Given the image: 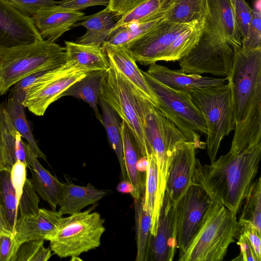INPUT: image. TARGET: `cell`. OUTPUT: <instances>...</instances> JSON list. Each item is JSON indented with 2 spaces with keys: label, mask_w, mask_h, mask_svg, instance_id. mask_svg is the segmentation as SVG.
I'll return each mask as SVG.
<instances>
[{
  "label": "cell",
  "mask_w": 261,
  "mask_h": 261,
  "mask_svg": "<svg viewBox=\"0 0 261 261\" xmlns=\"http://www.w3.org/2000/svg\"><path fill=\"white\" fill-rule=\"evenodd\" d=\"M233 49V65L226 77L235 123L229 151L235 154L261 144V47Z\"/></svg>",
  "instance_id": "1"
},
{
  "label": "cell",
  "mask_w": 261,
  "mask_h": 261,
  "mask_svg": "<svg viewBox=\"0 0 261 261\" xmlns=\"http://www.w3.org/2000/svg\"><path fill=\"white\" fill-rule=\"evenodd\" d=\"M260 155L261 144L238 153L228 151L210 164L196 159L193 182L237 216L257 173Z\"/></svg>",
  "instance_id": "2"
},
{
  "label": "cell",
  "mask_w": 261,
  "mask_h": 261,
  "mask_svg": "<svg viewBox=\"0 0 261 261\" xmlns=\"http://www.w3.org/2000/svg\"><path fill=\"white\" fill-rule=\"evenodd\" d=\"M65 47L49 40L0 50V96L18 81L65 63Z\"/></svg>",
  "instance_id": "3"
},
{
  "label": "cell",
  "mask_w": 261,
  "mask_h": 261,
  "mask_svg": "<svg viewBox=\"0 0 261 261\" xmlns=\"http://www.w3.org/2000/svg\"><path fill=\"white\" fill-rule=\"evenodd\" d=\"M237 216L223 205L212 201L194 238L179 261H221L234 242Z\"/></svg>",
  "instance_id": "4"
},
{
  "label": "cell",
  "mask_w": 261,
  "mask_h": 261,
  "mask_svg": "<svg viewBox=\"0 0 261 261\" xmlns=\"http://www.w3.org/2000/svg\"><path fill=\"white\" fill-rule=\"evenodd\" d=\"M130 85L146 143L156 160L159 193L163 200L166 190L169 155L178 143L187 140L159 109Z\"/></svg>",
  "instance_id": "5"
},
{
  "label": "cell",
  "mask_w": 261,
  "mask_h": 261,
  "mask_svg": "<svg viewBox=\"0 0 261 261\" xmlns=\"http://www.w3.org/2000/svg\"><path fill=\"white\" fill-rule=\"evenodd\" d=\"M204 20L203 30L198 43L178 61L180 70L187 74L209 73L227 77L233 65V47L225 40L206 5Z\"/></svg>",
  "instance_id": "6"
},
{
  "label": "cell",
  "mask_w": 261,
  "mask_h": 261,
  "mask_svg": "<svg viewBox=\"0 0 261 261\" xmlns=\"http://www.w3.org/2000/svg\"><path fill=\"white\" fill-rule=\"evenodd\" d=\"M189 93L204 119L207 128V153L213 162L223 139L235 127L228 84L197 89Z\"/></svg>",
  "instance_id": "7"
},
{
  "label": "cell",
  "mask_w": 261,
  "mask_h": 261,
  "mask_svg": "<svg viewBox=\"0 0 261 261\" xmlns=\"http://www.w3.org/2000/svg\"><path fill=\"white\" fill-rule=\"evenodd\" d=\"M90 208L62 217L55 236L49 240V248L60 258L79 256L94 249L101 244L106 230L105 220Z\"/></svg>",
  "instance_id": "8"
},
{
  "label": "cell",
  "mask_w": 261,
  "mask_h": 261,
  "mask_svg": "<svg viewBox=\"0 0 261 261\" xmlns=\"http://www.w3.org/2000/svg\"><path fill=\"white\" fill-rule=\"evenodd\" d=\"M154 93L160 111L180 131L187 141H193L197 148L205 147L198 133L205 135L206 126L203 116L193 102L189 92L172 89L142 71Z\"/></svg>",
  "instance_id": "9"
},
{
  "label": "cell",
  "mask_w": 261,
  "mask_h": 261,
  "mask_svg": "<svg viewBox=\"0 0 261 261\" xmlns=\"http://www.w3.org/2000/svg\"><path fill=\"white\" fill-rule=\"evenodd\" d=\"M110 65L102 80L99 95L127 126L140 156L146 158L151 152L143 134L130 85L112 64Z\"/></svg>",
  "instance_id": "10"
},
{
  "label": "cell",
  "mask_w": 261,
  "mask_h": 261,
  "mask_svg": "<svg viewBox=\"0 0 261 261\" xmlns=\"http://www.w3.org/2000/svg\"><path fill=\"white\" fill-rule=\"evenodd\" d=\"M86 74L81 68L67 62L46 71L31 88L24 106L34 115L43 116L50 104L59 99L62 93Z\"/></svg>",
  "instance_id": "11"
},
{
  "label": "cell",
  "mask_w": 261,
  "mask_h": 261,
  "mask_svg": "<svg viewBox=\"0 0 261 261\" xmlns=\"http://www.w3.org/2000/svg\"><path fill=\"white\" fill-rule=\"evenodd\" d=\"M199 22L179 23L164 19L142 36L122 46L136 62L149 65L162 61L166 49L173 40Z\"/></svg>",
  "instance_id": "12"
},
{
  "label": "cell",
  "mask_w": 261,
  "mask_h": 261,
  "mask_svg": "<svg viewBox=\"0 0 261 261\" xmlns=\"http://www.w3.org/2000/svg\"><path fill=\"white\" fill-rule=\"evenodd\" d=\"M212 201L200 186L193 183L175 205L179 254L190 244Z\"/></svg>",
  "instance_id": "13"
},
{
  "label": "cell",
  "mask_w": 261,
  "mask_h": 261,
  "mask_svg": "<svg viewBox=\"0 0 261 261\" xmlns=\"http://www.w3.org/2000/svg\"><path fill=\"white\" fill-rule=\"evenodd\" d=\"M197 148L194 142L182 141L175 146L169 155L165 192L174 205L193 184Z\"/></svg>",
  "instance_id": "14"
},
{
  "label": "cell",
  "mask_w": 261,
  "mask_h": 261,
  "mask_svg": "<svg viewBox=\"0 0 261 261\" xmlns=\"http://www.w3.org/2000/svg\"><path fill=\"white\" fill-rule=\"evenodd\" d=\"M43 40L31 17L0 0V50Z\"/></svg>",
  "instance_id": "15"
},
{
  "label": "cell",
  "mask_w": 261,
  "mask_h": 261,
  "mask_svg": "<svg viewBox=\"0 0 261 261\" xmlns=\"http://www.w3.org/2000/svg\"><path fill=\"white\" fill-rule=\"evenodd\" d=\"M177 247L175 205L165 192L154 236H150L148 260L171 261Z\"/></svg>",
  "instance_id": "16"
},
{
  "label": "cell",
  "mask_w": 261,
  "mask_h": 261,
  "mask_svg": "<svg viewBox=\"0 0 261 261\" xmlns=\"http://www.w3.org/2000/svg\"><path fill=\"white\" fill-rule=\"evenodd\" d=\"M84 16L80 11L57 4L40 9L31 18L43 40L55 42Z\"/></svg>",
  "instance_id": "17"
},
{
  "label": "cell",
  "mask_w": 261,
  "mask_h": 261,
  "mask_svg": "<svg viewBox=\"0 0 261 261\" xmlns=\"http://www.w3.org/2000/svg\"><path fill=\"white\" fill-rule=\"evenodd\" d=\"M63 215L58 211L39 208L32 216L17 219L14 238L18 247L23 242L34 240L49 241L57 232Z\"/></svg>",
  "instance_id": "18"
},
{
  "label": "cell",
  "mask_w": 261,
  "mask_h": 261,
  "mask_svg": "<svg viewBox=\"0 0 261 261\" xmlns=\"http://www.w3.org/2000/svg\"><path fill=\"white\" fill-rule=\"evenodd\" d=\"M101 47L106 52L109 62L158 109L157 98L130 53L122 45H112L103 43Z\"/></svg>",
  "instance_id": "19"
},
{
  "label": "cell",
  "mask_w": 261,
  "mask_h": 261,
  "mask_svg": "<svg viewBox=\"0 0 261 261\" xmlns=\"http://www.w3.org/2000/svg\"><path fill=\"white\" fill-rule=\"evenodd\" d=\"M146 72L165 85L180 91H191L225 84L227 77L214 78L187 74L181 70L170 69L156 63L149 65Z\"/></svg>",
  "instance_id": "20"
},
{
  "label": "cell",
  "mask_w": 261,
  "mask_h": 261,
  "mask_svg": "<svg viewBox=\"0 0 261 261\" xmlns=\"http://www.w3.org/2000/svg\"><path fill=\"white\" fill-rule=\"evenodd\" d=\"M29 145L27 146V167L32 174V184L37 193L52 210H56L64 190V183L53 175L39 162Z\"/></svg>",
  "instance_id": "21"
},
{
  "label": "cell",
  "mask_w": 261,
  "mask_h": 261,
  "mask_svg": "<svg viewBox=\"0 0 261 261\" xmlns=\"http://www.w3.org/2000/svg\"><path fill=\"white\" fill-rule=\"evenodd\" d=\"M21 134L13 125L5 108L0 109V158L4 168L10 171L17 161L27 166V146Z\"/></svg>",
  "instance_id": "22"
},
{
  "label": "cell",
  "mask_w": 261,
  "mask_h": 261,
  "mask_svg": "<svg viewBox=\"0 0 261 261\" xmlns=\"http://www.w3.org/2000/svg\"><path fill=\"white\" fill-rule=\"evenodd\" d=\"M107 194L106 191L96 189L90 183L81 186L67 180L64 183L63 192L58 203L59 211L63 215L80 212L101 200Z\"/></svg>",
  "instance_id": "23"
},
{
  "label": "cell",
  "mask_w": 261,
  "mask_h": 261,
  "mask_svg": "<svg viewBox=\"0 0 261 261\" xmlns=\"http://www.w3.org/2000/svg\"><path fill=\"white\" fill-rule=\"evenodd\" d=\"M66 61L88 72L107 70L110 67L109 59L101 46L65 41Z\"/></svg>",
  "instance_id": "24"
},
{
  "label": "cell",
  "mask_w": 261,
  "mask_h": 261,
  "mask_svg": "<svg viewBox=\"0 0 261 261\" xmlns=\"http://www.w3.org/2000/svg\"><path fill=\"white\" fill-rule=\"evenodd\" d=\"M117 16L108 6L94 14L85 16L81 22L73 27L81 25L86 29L85 34L76 38V42L101 46L114 27Z\"/></svg>",
  "instance_id": "25"
},
{
  "label": "cell",
  "mask_w": 261,
  "mask_h": 261,
  "mask_svg": "<svg viewBox=\"0 0 261 261\" xmlns=\"http://www.w3.org/2000/svg\"><path fill=\"white\" fill-rule=\"evenodd\" d=\"M146 159L147 164L143 207L151 215V235L154 236L157 230L163 200L159 193L158 170L155 158L153 154L151 153L147 156Z\"/></svg>",
  "instance_id": "26"
},
{
  "label": "cell",
  "mask_w": 261,
  "mask_h": 261,
  "mask_svg": "<svg viewBox=\"0 0 261 261\" xmlns=\"http://www.w3.org/2000/svg\"><path fill=\"white\" fill-rule=\"evenodd\" d=\"M107 70H94L72 84L60 96H68L81 99L93 109L97 119L101 123V115L97 105L102 80Z\"/></svg>",
  "instance_id": "27"
},
{
  "label": "cell",
  "mask_w": 261,
  "mask_h": 261,
  "mask_svg": "<svg viewBox=\"0 0 261 261\" xmlns=\"http://www.w3.org/2000/svg\"><path fill=\"white\" fill-rule=\"evenodd\" d=\"M121 132L123 159L127 177L135 189L133 199L139 200L143 198L145 183V180H143L137 167V162L141 156L129 129L122 120Z\"/></svg>",
  "instance_id": "28"
},
{
  "label": "cell",
  "mask_w": 261,
  "mask_h": 261,
  "mask_svg": "<svg viewBox=\"0 0 261 261\" xmlns=\"http://www.w3.org/2000/svg\"><path fill=\"white\" fill-rule=\"evenodd\" d=\"M206 4L218 22L227 43L232 47H242V37L229 0H206Z\"/></svg>",
  "instance_id": "29"
},
{
  "label": "cell",
  "mask_w": 261,
  "mask_h": 261,
  "mask_svg": "<svg viewBox=\"0 0 261 261\" xmlns=\"http://www.w3.org/2000/svg\"><path fill=\"white\" fill-rule=\"evenodd\" d=\"M98 105L101 110V124L105 127L111 147L116 153L120 167L122 180H128L123 154L121 122L115 111L99 95Z\"/></svg>",
  "instance_id": "30"
},
{
  "label": "cell",
  "mask_w": 261,
  "mask_h": 261,
  "mask_svg": "<svg viewBox=\"0 0 261 261\" xmlns=\"http://www.w3.org/2000/svg\"><path fill=\"white\" fill-rule=\"evenodd\" d=\"M173 0H147L122 15L114 28L148 20L165 18Z\"/></svg>",
  "instance_id": "31"
},
{
  "label": "cell",
  "mask_w": 261,
  "mask_h": 261,
  "mask_svg": "<svg viewBox=\"0 0 261 261\" xmlns=\"http://www.w3.org/2000/svg\"><path fill=\"white\" fill-rule=\"evenodd\" d=\"M135 210V229L137 245L136 261H147L151 236V217L143 207V198L133 199Z\"/></svg>",
  "instance_id": "32"
},
{
  "label": "cell",
  "mask_w": 261,
  "mask_h": 261,
  "mask_svg": "<svg viewBox=\"0 0 261 261\" xmlns=\"http://www.w3.org/2000/svg\"><path fill=\"white\" fill-rule=\"evenodd\" d=\"M206 0H173L164 19L179 23L199 22L203 19Z\"/></svg>",
  "instance_id": "33"
},
{
  "label": "cell",
  "mask_w": 261,
  "mask_h": 261,
  "mask_svg": "<svg viewBox=\"0 0 261 261\" xmlns=\"http://www.w3.org/2000/svg\"><path fill=\"white\" fill-rule=\"evenodd\" d=\"M25 108L23 105L9 97L5 109L13 125L27 141L35 155L37 158L46 160V155L39 148L34 137L30 125L26 118Z\"/></svg>",
  "instance_id": "34"
},
{
  "label": "cell",
  "mask_w": 261,
  "mask_h": 261,
  "mask_svg": "<svg viewBox=\"0 0 261 261\" xmlns=\"http://www.w3.org/2000/svg\"><path fill=\"white\" fill-rule=\"evenodd\" d=\"M204 18L195 26L179 34L166 49L162 61H179L198 43L203 30Z\"/></svg>",
  "instance_id": "35"
},
{
  "label": "cell",
  "mask_w": 261,
  "mask_h": 261,
  "mask_svg": "<svg viewBox=\"0 0 261 261\" xmlns=\"http://www.w3.org/2000/svg\"><path fill=\"white\" fill-rule=\"evenodd\" d=\"M9 171H0V204L8 230L14 234L18 203L10 180Z\"/></svg>",
  "instance_id": "36"
},
{
  "label": "cell",
  "mask_w": 261,
  "mask_h": 261,
  "mask_svg": "<svg viewBox=\"0 0 261 261\" xmlns=\"http://www.w3.org/2000/svg\"><path fill=\"white\" fill-rule=\"evenodd\" d=\"M164 19H151L114 28L103 43L112 45H124L146 33Z\"/></svg>",
  "instance_id": "37"
},
{
  "label": "cell",
  "mask_w": 261,
  "mask_h": 261,
  "mask_svg": "<svg viewBox=\"0 0 261 261\" xmlns=\"http://www.w3.org/2000/svg\"><path fill=\"white\" fill-rule=\"evenodd\" d=\"M244 206L238 222L249 223L258 231L261 228V178L254 180L244 200Z\"/></svg>",
  "instance_id": "38"
},
{
  "label": "cell",
  "mask_w": 261,
  "mask_h": 261,
  "mask_svg": "<svg viewBox=\"0 0 261 261\" xmlns=\"http://www.w3.org/2000/svg\"><path fill=\"white\" fill-rule=\"evenodd\" d=\"M44 240L23 242L18 246L11 261H47L52 255L50 248H45Z\"/></svg>",
  "instance_id": "39"
},
{
  "label": "cell",
  "mask_w": 261,
  "mask_h": 261,
  "mask_svg": "<svg viewBox=\"0 0 261 261\" xmlns=\"http://www.w3.org/2000/svg\"><path fill=\"white\" fill-rule=\"evenodd\" d=\"M244 51L261 47L260 0H256L252 9V19L246 38L242 40Z\"/></svg>",
  "instance_id": "40"
},
{
  "label": "cell",
  "mask_w": 261,
  "mask_h": 261,
  "mask_svg": "<svg viewBox=\"0 0 261 261\" xmlns=\"http://www.w3.org/2000/svg\"><path fill=\"white\" fill-rule=\"evenodd\" d=\"M40 198L38 196L31 179L27 178L20 196L18 209L20 217L32 216L37 215L39 212Z\"/></svg>",
  "instance_id": "41"
},
{
  "label": "cell",
  "mask_w": 261,
  "mask_h": 261,
  "mask_svg": "<svg viewBox=\"0 0 261 261\" xmlns=\"http://www.w3.org/2000/svg\"><path fill=\"white\" fill-rule=\"evenodd\" d=\"M45 71L32 74L18 81L12 87L10 97L23 105L31 88L41 79Z\"/></svg>",
  "instance_id": "42"
},
{
  "label": "cell",
  "mask_w": 261,
  "mask_h": 261,
  "mask_svg": "<svg viewBox=\"0 0 261 261\" xmlns=\"http://www.w3.org/2000/svg\"><path fill=\"white\" fill-rule=\"evenodd\" d=\"M236 22L242 37L247 36L252 19V8L245 0H236L233 8Z\"/></svg>",
  "instance_id": "43"
},
{
  "label": "cell",
  "mask_w": 261,
  "mask_h": 261,
  "mask_svg": "<svg viewBox=\"0 0 261 261\" xmlns=\"http://www.w3.org/2000/svg\"><path fill=\"white\" fill-rule=\"evenodd\" d=\"M26 16L31 17L40 9L57 5L54 0H6Z\"/></svg>",
  "instance_id": "44"
},
{
  "label": "cell",
  "mask_w": 261,
  "mask_h": 261,
  "mask_svg": "<svg viewBox=\"0 0 261 261\" xmlns=\"http://www.w3.org/2000/svg\"><path fill=\"white\" fill-rule=\"evenodd\" d=\"M27 168L23 162L18 160L13 165L10 172L11 182L18 204L27 179Z\"/></svg>",
  "instance_id": "45"
},
{
  "label": "cell",
  "mask_w": 261,
  "mask_h": 261,
  "mask_svg": "<svg viewBox=\"0 0 261 261\" xmlns=\"http://www.w3.org/2000/svg\"><path fill=\"white\" fill-rule=\"evenodd\" d=\"M244 233L249 240L259 261H261L260 232L249 223L238 221L237 233ZM237 235V234H236Z\"/></svg>",
  "instance_id": "46"
},
{
  "label": "cell",
  "mask_w": 261,
  "mask_h": 261,
  "mask_svg": "<svg viewBox=\"0 0 261 261\" xmlns=\"http://www.w3.org/2000/svg\"><path fill=\"white\" fill-rule=\"evenodd\" d=\"M18 247L12 232L1 234L0 235V261H11Z\"/></svg>",
  "instance_id": "47"
},
{
  "label": "cell",
  "mask_w": 261,
  "mask_h": 261,
  "mask_svg": "<svg viewBox=\"0 0 261 261\" xmlns=\"http://www.w3.org/2000/svg\"><path fill=\"white\" fill-rule=\"evenodd\" d=\"M236 238L238 239V245L240 248V255L234 260L259 261L253 248L247 237L243 233H238Z\"/></svg>",
  "instance_id": "48"
},
{
  "label": "cell",
  "mask_w": 261,
  "mask_h": 261,
  "mask_svg": "<svg viewBox=\"0 0 261 261\" xmlns=\"http://www.w3.org/2000/svg\"><path fill=\"white\" fill-rule=\"evenodd\" d=\"M110 2V0H61L58 4L66 8L80 11L94 6L107 7Z\"/></svg>",
  "instance_id": "49"
},
{
  "label": "cell",
  "mask_w": 261,
  "mask_h": 261,
  "mask_svg": "<svg viewBox=\"0 0 261 261\" xmlns=\"http://www.w3.org/2000/svg\"><path fill=\"white\" fill-rule=\"evenodd\" d=\"M146 1L147 0H110L108 7L117 16H121Z\"/></svg>",
  "instance_id": "50"
},
{
  "label": "cell",
  "mask_w": 261,
  "mask_h": 261,
  "mask_svg": "<svg viewBox=\"0 0 261 261\" xmlns=\"http://www.w3.org/2000/svg\"><path fill=\"white\" fill-rule=\"evenodd\" d=\"M116 190L121 193H129L133 198L135 196V189L128 180H122L116 187Z\"/></svg>",
  "instance_id": "51"
},
{
  "label": "cell",
  "mask_w": 261,
  "mask_h": 261,
  "mask_svg": "<svg viewBox=\"0 0 261 261\" xmlns=\"http://www.w3.org/2000/svg\"><path fill=\"white\" fill-rule=\"evenodd\" d=\"M0 223L7 229L8 230L7 228V226L4 218V214L3 213V211L2 209V207L0 204Z\"/></svg>",
  "instance_id": "52"
},
{
  "label": "cell",
  "mask_w": 261,
  "mask_h": 261,
  "mask_svg": "<svg viewBox=\"0 0 261 261\" xmlns=\"http://www.w3.org/2000/svg\"><path fill=\"white\" fill-rule=\"evenodd\" d=\"M12 232L7 229L1 223H0V235L4 233Z\"/></svg>",
  "instance_id": "53"
},
{
  "label": "cell",
  "mask_w": 261,
  "mask_h": 261,
  "mask_svg": "<svg viewBox=\"0 0 261 261\" xmlns=\"http://www.w3.org/2000/svg\"><path fill=\"white\" fill-rule=\"evenodd\" d=\"M6 170L2 164L1 158H0V171Z\"/></svg>",
  "instance_id": "54"
},
{
  "label": "cell",
  "mask_w": 261,
  "mask_h": 261,
  "mask_svg": "<svg viewBox=\"0 0 261 261\" xmlns=\"http://www.w3.org/2000/svg\"><path fill=\"white\" fill-rule=\"evenodd\" d=\"M230 1V2L233 7V8H234V3H235V1L236 0H229Z\"/></svg>",
  "instance_id": "55"
},
{
  "label": "cell",
  "mask_w": 261,
  "mask_h": 261,
  "mask_svg": "<svg viewBox=\"0 0 261 261\" xmlns=\"http://www.w3.org/2000/svg\"><path fill=\"white\" fill-rule=\"evenodd\" d=\"M0 109H1V107H0Z\"/></svg>",
  "instance_id": "56"
}]
</instances>
